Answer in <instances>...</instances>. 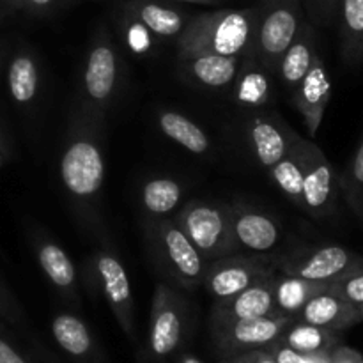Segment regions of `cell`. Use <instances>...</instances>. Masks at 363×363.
I'll use <instances>...</instances> for the list:
<instances>
[{
  "instance_id": "25",
  "label": "cell",
  "mask_w": 363,
  "mask_h": 363,
  "mask_svg": "<svg viewBox=\"0 0 363 363\" xmlns=\"http://www.w3.org/2000/svg\"><path fill=\"white\" fill-rule=\"evenodd\" d=\"M184 186L174 177H152L140 190V204L145 218H167L179 208Z\"/></svg>"
},
{
  "instance_id": "46",
  "label": "cell",
  "mask_w": 363,
  "mask_h": 363,
  "mask_svg": "<svg viewBox=\"0 0 363 363\" xmlns=\"http://www.w3.org/2000/svg\"><path fill=\"white\" fill-rule=\"evenodd\" d=\"M234 357H236V354H234ZM230 363H247V362H245L243 358H241V357H236V358H234V360L230 362Z\"/></svg>"
},
{
  "instance_id": "33",
  "label": "cell",
  "mask_w": 363,
  "mask_h": 363,
  "mask_svg": "<svg viewBox=\"0 0 363 363\" xmlns=\"http://www.w3.org/2000/svg\"><path fill=\"white\" fill-rule=\"evenodd\" d=\"M340 0H301L308 21L319 27H330L335 23Z\"/></svg>"
},
{
  "instance_id": "6",
  "label": "cell",
  "mask_w": 363,
  "mask_h": 363,
  "mask_svg": "<svg viewBox=\"0 0 363 363\" xmlns=\"http://www.w3.org/2000/svg\"><path fill=\"white\" fill-rule=\"evenodd\" d=\"M206 261L236 254L230 229V204L188 201L174 216Z\"/></svg>"
},
{
  "instance_id": "39",
  "label": "cell",
  "mask_w": 363,
  "mask_h": 363,
  "mask_svg": "<svg viewBox=\"0 0 363 363\" xmlns=\"http://www.w3.org/2000/svg\"><path fill=\"white\" fill-rule=\"evenodd\" d=\"M0 363H27L6 340L0 339Z\"/></svg>"
},
{
  "instance_id": "48",
  "label": "cell",
  "mask_w": 363,
  "mask_h": 363,
  "mask_svg": "<svg viewBox=\"0 0 363 363\" xmlns=\"http://www.w3.org/2000/svg\"><path fill=\"white\" fill-rule=\"evenodd\" d=\"M2 162H4V155H2V152H0V165H2Z\"/></svg>"
},
{
  "instance_id": "42",
  "label": "cell",
  "mask_w": 363,
  "mask_h": 363,
  "mask_svg": "<svg viewBox=\"0 0 363 363\" xmlns=\"http://www.w3.org/2000/svg\"><path fill=\"white\" fill-rule=\"evenodd\" d=\"M0 4H4V6H7V7H13V9H18V7H21V9H23L25 0H0Z\"/></svg>"
},
{
  "instance_id": "14",
  "label": "cell",
  "mask_w": 363,
  "mask_h": 363,
  "mask_svg": "<svg viewBox=\"0 0 363 363\" xmlns=\"http://www.w3.org/2000/svg\"><path fill=\"white\" fill-rule=\"evenodd\" d=\"M296 137V131L275 113L255 112L247 121L248 144L266 170L272 169L291 151Z\"/></svg>"
},
{
  "instance_id": "18",
  "label": "cell",
  "mask_w": 363,
  "mask_h": 363,
  "mask_svg": "<svg viewBox=\"0 0 363 363\" xmlns=\"http://www.w3.org/2000/svg\"><path fill=\"white\" fill-rule=\"evenodd\" d=\"M293 321L340 332V330L357 325L360 321V312H358V305L344 300L328 287L326 291L312 296Z\"/></svg>"
},
{
  "instance_id": "23",
  "label": "cell",
  "mask_w": 363,
  "mask_h": 363,
  "mask_svg": "<svg viewBox=\"0 0 363 363\" xmlns=\"http://www.w3.org/2000/svg\"><path fill=\"white\" fill-rule=\"evenodd\" d=\"M340 57L347 67L363 64V0H340L337 11Z\"/></svg>"
},
{
  "instance_id": "7",
  "label": "cell",
  "mask_w": 363,
  "mask_h": 363,
  "mask_svg": "<svg viewBox=\"0 0 363 363\" xmlns=\"http://www.w3.org/2000/svg\"><path fill=\"white\" fill-rule=\"evenodd\" d=\"M277 272V255L233 254L208 262L202 287L215 301L227 300Z\"/></svg>"
},
{
  "instance_id": "21",
  "label": "cell",
  "mask_w": 363,
  "mask_h": 363,
  "mask_svg": "<svg viewBox=\"0 0 363 363\" xmlns=\"http://www.w3.org/2000/svg\"><path fill=\"white\" fill-rule=\"evenodd\" d=\"M328 287L330 284L312 282L277 272L273 277V314L294 319L312 296Z\"/></svg>"
},
{
  "instance_id": "35",
  "label": "cell",
  "mask_w": 363,
  "mask_h": 363,
  "mask_svg": "<svg viewBox=\"0 0 363 363\" xmlns=\"http://www.w3.org/2000/svg\"><path fill=\"white\" fill-rule=\"evenodd\" d=\"M269 346H272L269 354L275 358L277 363H303V360H305L303 354L296 353V351L291 350V347L286 346L284 342L280 344L279 339H277L275 342L269 344Z\"/></svg>"
},
{
  "instance_id": "19",
  "label": "cell",
  "mask_w": 363,
  "mask_h": 363,
  "mask_svg": "<svg viewBox=\"0 0 363 363\" xmlns=\"http://www.w3.org/2000/svg\"><path fill=\"white\" fill-rule=\"evenodd\" d=\"M318 53V32H315V27L311 21L303 20L296 38L293 39V43L284 52L275 73L279 77L280 84L284 85V89H287L291 94L296 91L300 82L308 73Z\"/></svg>"
},
{
  "instance_id": "28",
  "label": "cell",
  "mask_w": 363,
  "mask_h": 363,
  "mask_svg": "<svg viewBox=\"0 0 363 363\" xmlns=\"http://www.w3.org/2000/svg\"><path fill=\"white\" fill-rule=\"evenodd\" d=\"M52 333L57 344L74 358L87 357L94 347L87 325L71 312H62L53 318Z\"/></svg>"
},
{
  "instance_id": "17",
  "label": "cell",
  "mask_w": 363,
  "mask_h": 363,
  "mask_svg": "<svg viewBox=\"0 0 363 363\" xmlns=\"http://www.w3.org/2000/svg\"><path fill=\"white\" fill-rule=\"evenodd\" d=\"M277 273V272H275ZM264 277L259 282L252 284L241 293L215 301L213 308V325L216 323H229L236 319L264 318L273 314V277Z\"/></svg>"
},
{
  "instance_id": "34",
  "label": "cell",
  "mask_w": 363,
  "mask_h": 363,
  "mask_svg": "<svg viewBox=\"0 0 363 363\" xmlns=\"http://www.w3.org/2000/svg\"><path fill=\"white\" fill-rule=\"evenodd\" d=\"M126 38L128 45L135 50V52H145L151 48V32L140 23L135 16H131L126 11Z\"/></svg>"
},
{
  "instance_id": "27",
  "label": "cell",
  "mask_w": 363,
  "mask_h": 363,
  "mask_svg": "<svg viewBox=\"0 0 363 363\" xmlns=\"http://www.w3.org/2000/svg\"><path fill=\"white\" fill-rule=\"evenodd\" d=\"M39 64L35 57L28 52H20L14 55L9 64L7 85H9L11 98L21 106H28L35 101L39 92Z\"/></svg>"
},
{
  "instance_id": "15",
  "label": "cell",
  "mask_w": 363,
  "mask_h": 363,
  "mask_svg": "<svg viewBox=\"0 0 363 363\" xmlns=\"http://www.w3.org/2000/svg\"><path fill=\"white\" fill-rule=\"evenodd\" d=\"M330 99H332V80H330L325 59L321 53H318L308 73L293 92V103L300 116L303 117L311 138L318 135Z\"/></svg>"
},
{
  "instance_id": "11",
  "label": "cell",
  "mask_w": 363,
  "mask_h": 363,
  "mask_svg": "<svg viewBox=\"0 0 363 363\" xmlns=\"http://www.w3.org/2000/svg\"><path fill=\"white\" fill-rule=\"evenodd\" d=\"M186 303L167 282H158L152 296L149 346L156 357L172 353L183 337Z\"/></svg>"
},
{
  "instance_id": "36",
  "label": "cell",
  "mask_w": 363,
  "mask_h": 363,
  "mask_svg": "<svg viewBox=\"0 0 363 363\" xmlns=\"http://www.w3.org/2000/svg\"><path fill=\"white\" fill-rule=\"evenodd\" d=\"M332 363H363L362 357L347 347H337L332 351Z\"/></svg>"
},
{
  "instance_id": "38",
  "label": "cell",
  "mask_w": 363,
  "mask_h": 363,
  "mask_svg": "<svg viewBox=\"0 0 363 363\" xmlns=\"http://www.w3.org/2000/svg\"><path fill=\"white\" fill-rule=\"evenodd\" d=\"M55 4L57 0H25L23 9H27L32 14H45L48 11H52V7Z\"/></svg>"
},
{
  "instance_id": "22",
  "label": "cell",
  "mask_w": 363,
  "mask_h": 363,
  "mask_svg": "<svg viewBox=\"0 0 363 363\" xmlns=\"http://www.w3.org/2000/svg\"><path fill=\"white\" fill-rule=\"evenodd\" d=\"M273 74L252 60H241V67L233 84V96L245 108H266L273 103Z\"/></svg>"
},
{
  "instance_id": "13",
  "label": "cell",
  "mask_w": 363,
  "mask_h": 363,
  "mask_svg": "<svg viewBox=\"0 0 363 363\" xmlns=\"http://www.w3.org/2000/svg\"><path fill=\"white\" fill-rule=\"evenodd\" d=\"M230 229L236 254H272L282 240V227L275 218L241 202L230 204Z\"/></svg>"
},
{
  "instance_id": "4",
  "label": "cell",
  "mask_w": 363,
  "mask_h": 363,
  "mask_svg": "<svg viewBox=\"0 0 363 363\" xmlns=\"http://www.w3.org/2000/svg\"><path fill=\"white\" fill-rule=\"evenodd\" d=\"M121 55L112 38L99 30L89 46L82 74V106L78 112L96 123H105L106 110L112 105L121 85Z\"/></svg>"
},
{
  "instance_id": "30",
  "label": "cell",
  "mask_w": 363,
  "mask_h": 363,
  "mask_svg": "<svg viewBox=\"0 0 363 363\" xmlns=\"http://www.w3.org/2000/svg\"><path fill=\"white\" fill-rule=\"evenodd\" d=\"M300 137V135H298ZM296 137V138H298ZM279 190L289 199L293 204L303 209V172H301L300 158L296 152V140H294L291 151L280 160L279 163L268 170Z\"/></svg>"
},
{
  "instance_id": "41",
  "label": "cell",
  "mask_w": 363,
  "mask_h": 363,
  "mask_svg": "<svg viewBox=\"0 0 363 363\" xmlns=\"http://www.w3.org/2000/svg\"><path fill=\"white\" fill-rule=\"evenodd\" d=\"M335 350V347H333ZM319 351V353L312 354H303L305 360L303 363H332V351Z\"/></svg>"
},
{
  "instance_id": "26",
  "label": "cell",
  "mask_w": 363,
  "mask_h": 363,
  "mask_svg": "<svg viewBox=\"0 0 363 363\" xmlns=\"http://www.w3.org/2000/svg\"><path fill=\"white\" fill-rule=\"evenodd\" d=\"M158 128L167 138L194 155H206L211 149V140L206 131L183 113L162 110L158 113Z\"/></svg>"
},
{
  "instance_id": "32",
  "label": "cell",
  "mask_w": 363,
  "mask_h": 363,
  "mask_svg": "<svg viewBox=\"0 0 363 363\" xmlns=\"http://www.w3.org/2000/svg\"><path fill=\"white\" fill-rule=\"evenodd\" d=\"M330 291L354 305H363V266L330 284Z\"/></svg>"
},
{
  "instance_id": "5",
  "label": "cell",
  "mask_w": 363,
  "mask_h": 363,
  "mask_svg": "<svg viewBox=\"0 0 363 363\" xmlns=\"http://www.w3.org/2000/svg\"><path fill=\"white\" fill-rule=\"evenodd\" d=\"M254 48L243 57L257 62L269 74L277 73L280 59L305 20L301 0H261Z\"/></svg>"
},
{
  "instance_id": "2",
  "label": "cell",
  "mask_w": 363,
  "mask_h": 363,
  "mask_svg": "<svg viewBox=\"0 0 363 363\" xmlns=\"http://www.w3.org/2000/svg\"><path fill=\"white\" fill-rule=\"evenodd\" d=\"M257 21V6L195 14L177 35V59L201 53L245 57L254 48Z\"/></svg>"
},
{
  "instance_id": "31",
  "label": "cell",
  "mask_w": 363,
  "mask_h": 363,
  "mask_svg": "<svg viewBox=\"0 0 363 363\" xmlns=\"http://www.w3.org/2000/svg\"><path fill=\"white\" fill-rule=\"evenodd\" d=\"M337 183L351 211L363 222V138L344 172L337 177Z\"/></svg>"
},
{
  "instance_id": "29",
  "label": "cell",
  "mask_w": 363,
  "mask_h": 363,
  "mask_svg": "<svg viewBox=\"0 0 363 363\" xmlns=\"http://www.w3.org/2000/svg\"><path fill=\"white\" fill-rule=\"evenodd\" d=\"M293 323H296V325L287 326L282 335H280V339H282L286 346H289L296 353L312 354L319 353V351H330L339 342V335L333 330L307 325V323L300 321Z\"/></svg>"
},
{
  "instance_id": "1",
  "label": "cell",
  "mask_w": 363,
  "mask_h": 363,
  "mask_svg": "<svg viewBox=\"0 0 363 363\" xmlns=\"http://www.w3.org/2000/svg\"><path fill=\"white\" fill-rule=\"evenodd\" d=\"M101 123L74 113L60 155L59 174L80 216L94 225L96 208L105 181Z\"/></svg>"
},
{
  "instance_id": "47",
  "label": "cell",
  "mask_w": 363,
  "mask_h": 363,
  "mask_svg": "<svg viewBox=\"0 0 363 363\" xmlns=\"http://www.w3.org/2000/svg\"><path fill=\"white\" fill-rule=\"evenodd\" d=\"M358 312H360V321H363V305H358Z\"/></svg>"
},
{
  "instance_id": "10",
  "label": "cell",
  "mask_w": 363,
  "mask_h": 363,
  "mask_svg": "<svg viewBox=\"0 0 363 363\" xmlns=\"http://www.w3.org/2000/svg\"><path fill=\"white\" fill-rule=\"evenodd\" d=\"M91 268L98 279L106 303L126 333H133V294L124 264L110 245L103 243L91 257Z\"/></svg>"
},
{
  "instance_id": "9",
  "label": "cell",
  "mask_w": 363,
  "mask_h": 363,
  "mask_svg": "<svg viewBox=\"0 0 363 363\" xmlns=\"http://www.w3.org/2000/svg\"><path fill=\"white\" fill-rule=\"evenodd\" d=\"M296 152L303 172V209L314 218H326L335 211L339 183L335 170L323 149L311 138H296Z\"/></svg>"
},
{
  "instance_id": "20",
  "label": "cell",
  "mask_w": 363,
  "mask_h": 363,
  "mask_svg": "<svg viewBox=\"0 0 363 363\" xmlns=\"http://www.w3.org/2000/svg\"><path fill=\"white\" fill-rule=\"evenodd\" d=\"M243 57L225 55H201L188 57L179 60V67L184 77L206 89H225L234 84Z\"/></svg>"
},
{
  "instance_id": "37",
  "label": "cell",
  "mask_w": 363,
  "mask_h": 363,
  "mask_svg": "<svg viewBox=\"0 0 363 363\" xmlns=\"http://www.w3.org/2000/svg\"><path fill=\"white\" fill-rule=\"evenodd\" d=\"M0 312H4L9 318H14L18 314V305L14 303L13 296L7 293L2 284H0Z\"/></svg>"
},
{
  "instance_id": "12",
  "label": "cell",
  "mask_w": 363,
  "mask_h": 363,
  "mask_svg": "<svg viewBox=\"0 0 363 363\" xmlns=\"http://www.w3.org/2000/svg\"><path fill=\"white\" fill-rule=\"evenodd\" d=\"M293 323L284 315H264L254 319H236L229 323H216L215 337L223 353L238 354L241 351L259 350L280 339L284 330Z\"/></svg>"
},
{
  "instance_id": "44",
  "label": "cell",
  "mask_w": 363,
  "mask_h": 363,
  "mask_svg": "<svg viewBox=\"0 0 363 363\" xmlns=\"http://www.w3.org/2000/svg\"><path fill=\"white\" fill-rule=\"evenodd\" d=\"M181 363H202V362L199 360V358H195V357H184L183 362H181Z\"/></svg>"
},
{
  "instance_id": "40",
  "label": "cell",
  "mask_w": 363,
  "mask_h": 363,
  "mask_svg": "<svg viewBox=\"0 0 363 363\" xmlns=\"http://www.w3.org/2000/svg\"><path fill=\"white\" fill-rule=\"evenodd\" d=\"M241 358H243L247 363H277L275 358L269 354V351H262V350L247 351Z\"/></svg>"
},
{
  "instance_id": "45",
  "label": "cell",
  "mask_w": 363,
  "mask_h": 363,
  "mask_svg": "<svg viewBox=\"0 0 363 363\" xmlns=\"http://www.w3.org/2000/svg\"><path fill=\"white\" fill-rule=\"evenodd\" d=\"M0 152H2V155L6 156V145H4V140H2V137H0Z\"/></svg>"
},
{
  "instance_id": "8",
  "label": "cell",
  "mask_w": 363,
  "mask_h": 363,
  "mask_svg": "<svg viewBox=\"0 0 363 363\" xmlns=\"http://www.w3.org/2000/svg\"><path fill=\"white\" fill-rule=\"evenodd\" d=\"M362 266L363 257L339 245L300 248L277 257V272L325 284L335 282Z\"/></svg>"
},
{
  "instance_id": "3",
  "label": "cell",
  "mask_w": 363,
  "mask_h": 363,
  "mask_svg": "<svg viewBox=\"0 0 363 363\" xmlns=\"http://www.w3.org/2000/svg\"><path fill=\"white\" fill-rule=\"evenodd\" d=\"M144 229L152 259L170 282L184 289L202 286L208 261L174 218H145Z\"/></svg>"
},
{
  "instance_id": "24",
  "label": "cell",
  "mask_w": 363,
  "mask_h": 363,
  "mask_svg": "<svg viewBox=\"0 0 363 363\" xmlns=\"http://www.w3.org/2000/svg\"><path fill=\"white\" fill-rule=\"evenodd\" d=\"M126 11L160 38H177L190 20L183 11L155 0H131Z\"/></svg>"
},
{
  "instance_id": "16",
  "label": "cell",
  "mask_w": 363,
  "mask_h": 363,
  "mask_svg": "<svg viewBox=\"0 0 363 363\" xmlns=\"http://www.w3.org/2000/svg\"><path fill=\"white\" fill-rule=\"evenodd\" d=\"M34 252L38 259L39 268L43 269L48 282L53 289L67 301V303L80 305V294H78V277L73 261L67 252L57 243L53 238L46 234H35L34 236Z\"/></svg>"
},
{
  "instance_id": "43",
  "label": "cell",
  "mask_w": 363,
  "mask_h": 363,
  "mask_svg": "<svg viewBox=\"0 0 363 363\" xmlns=\"http://www.w3.org/2000/svg\"><path fill=\"white\" fill-rule=\"evenodd\" d=\"M177 2H188V4H201V6H215L220 0H177Z\"/></svg>"
}]
</instances>
